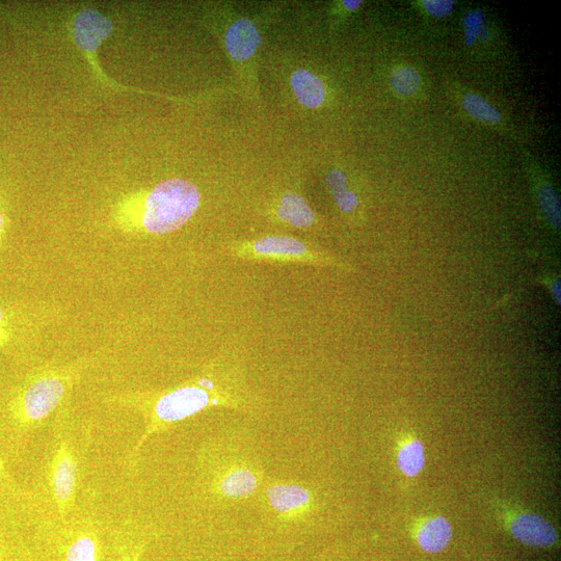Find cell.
I'll list each match as a JSON object with an SVG mask.
<instances>
[{
  "label": "cell",
  "instance_id": "cell-6",
  "mask_svg": "<svg viewBox=\"0 0 561 561\" xmlns=\"http://www.w3.org/2000/svg\"><path fill=\"white\" fill-rule=\"evenodd\" d=\"M523 163L541 215L554 230L560 229V201L549 175L538 160L522 150Z\"/></svg>",
  "mask_w": 561,
  "mask_h": 561
},
{
  "label": "cell",
  "instance_id": "cell-21",
  "mask_svg": "<svg viewBox=\"0 0 561 561\" xmlns=\"http://www.w3.org/2000/svg\"><path fill=\"white\" fill-rule=\"evenodd\" d=\"M143 552L144 545L136 546L133 549L123 552L117 561H140Z\"/></svg>",
  "mask_w": 561,
  "mask_h": 561
},
{
  "label": "cell",
  "instance_id": "cell-1",
  "mask_svg": "<svg viewBox=\"0 0 561 561\" xmlns=\"http://www.w3.org/2000/svg\"><path fill=\"white\" fill-rule=\"evenodd\" d=\"M137 406L145 417V430L129 454L131 467L136 466L148 440L173 424L210 408L247 409L248 402L229 385L212 377H202L169 391L147 395Z\"/></svg>",
  "mask_w": 561,
  "mask_h": 561
},
{
  "label": "cell",
  "instance_id": "cell-7",
  "mask_svg": "<svg viewBox=\"0 0 561 561\" xmlns=\"http://www.w3.org/2000/svg\"><path fill=\"white\" fill-rule=\"evenodd\" d=\"M261 477L255 467L244 462L220 469L212 479L215 494L229 499H246L259 489Z\"/></svg>",
  "mask_w": 561,
  "mask_h": 561
},
{
  "label": "cell",
  "instance_id": "cell-17",
  "mask_svg": "<svg viewBox=\"0 0 561 561\" xmlns=\"http://www.w3.org/2000/svg\"><path fill=\"white\" fill-rule=\"evenodd\" d=\"M99 542L95 531L84 528L76 532L67 545L64 561H99Z\"/></svg>",
  "mask_w": 561,
  "mask_h": 561
},
{
  "label": "cell",
  "instance_id": "cell-5",
  "mask_svg": "<svg viewBox=\"0 0 561 561\" xmlns=\"http://www.w3.org/2000/svg\"><path fill=\"white\" fill-rule=\"evenodd\" d=\"M78 465L70 443L61 439L49 464V485L61 516L72 509L77 489Z\"/></svg>",
  "mask_w": 561,
  "mask_h": 561
},
{
  "label": "cell",
  "instance_id": "cell-20",
  "mask_svg": "<svg viewBox=\"0 0 561 561\" xmlns=\"http://www.w3.org/2000/svg\"><path fill=\"white\" fill-rule=\"evenodd\" d=\"M454 4L456 3L451 2V0H421V2H417L419 9L433 18L448 17L454 9Z\"/></svg>",
  "mask_w": 561,
  "mask_h": 561
},
{
  "label": "cell",
  "instance_id": "cell-10",
  "mask_svg": "<svg viewBox=\"0 0 561 561\" xmlns=\"http://www.w3.org/2000/svg\"><path fill=\"white\" fill-rule=\"evenodd\" d=\"M452 94L458 100L462 110L472 120L503 133L510 132L509 125L506 124L500 112L484 97L461 86L453 88Z\"/></svg>",
  "mask_w": 561,
  "mask_h": 561
},
{
  "label": "cell",
  "instance_id": "cell-25",
  "mask_svg": "<svg viewBox=\"0 0 561 561\" xmlns=\"http://www.w3.org/2000/svg\"><path fill=\"white\" fill-rule=\"evenodd\" d=\"M4 471H5L4 462L2 458H0V473H4Z\"/></svg>",
  "mask_w": 561,
  "mask_h": 561
},
{
  "label": "cell",
  "instance_id": "cell-12",
  "mask_svg": "<svg viewBox=\"0 0 561 561\" xmlns=\"http://www.w3.org/2000/svg\"><path fill=\"white\" fill-rule=\"evenodd\" d=\"M260 43V34L255 24L248 19L234 22L225 37V45L230 57L240 62L250 59Z\"/></svg>",
  "mask_w": 561,
  "mask_h": 561
},
{
  "label": "cell",
  "instance_id": "cell-8",
  "mask_svg": "<svg viewBox=\"0 0 561 561\" xmlns=\"http://www.w3.org/2000/svg\"><path fill=\"white\" fill-rule=\"evenodd\" d=\"M267 502L284 520H297L311 510L312 496L308 489L292 484H279L266 490Z\"/></svg>",
  "mask_w": 561,
  "mask_h": 561
},
{
  "label": "cell",
  "instance_id": "cell-11",
  "mask_svg": "<svg viewBox=\"0 0 561 561\" xmlns=\"http://www.w3.org/2000/svg\"><path fill=\"white\" fill-rule=\"evenodd\" d=\"M112 31V22L94 10L83 11L74 20V38L84 50H96Z\"/></svg>",
  "mask_w": 561,
  "mask_h": 561
},
{
  "label": "cell",
  "instance_id": "cell-2",
  "mask_svg": "<svg viewBox=\"0 0 561 561\" xmlns=\"http://www.w3.org/2000/svg\"><path fill=\"white\" fill-rule=\"evenodd\" d=\"M199 204V191L190 181L159 183L144 202L142 227L151 234L174 232L191 220Z\"/></svg>",
  "mask_w": 561,
  "mask_h": 561
},
{
  "label": "cell",
  "instance_id": "cell-13",
  "mask_svg": "<svg viewBox=\"0 0 561 561\" xmlns=\"http://www.w3.org/2000/svg\"><path fill=\"white\" fill-rule=\"evenodd\" d=\"M277 219L287 226L308 229L315 225L317 218L306 200L296 193H286L276 208Z\"/></svg>",
  "mask_w": 561,
  "mask_h": 561
},
{
  "label": "cell",
  "instance_id": "cell-14",
  "mask_svg": "<svg viewBox=\"0 0 561 561\" xmlns=\"http://www.w3.org/2000/svg\"><path fill=\"white\" fill-rule=\"evenodd\" d=\"M291 88L298 101L308 109H317L326 99L322 79L307 70H298L291 76Z\"/></svg>",
  "mask_w": 561,
  "mask_h": 561
},
{
  "label": "cell",
  "instance_id": "cell-4",
  "mask_svg": "<svg viewBox=\"0 0 561 561\" xmlns=\"http://www.w3.org/2000/svg\"><path fill=\"white\" fill-rule=\"evenodd\" d=\"M71 382L72 374L68 371L38 373L13 399L11 413L14 422L22 430L34 429L60 406Z\"/></svg>",
  "mask_w": 561,
  "mask_h": 561
},
{
  "label": "cell",
  "instance_id": "cell-18",
  "mask_svg": "<svg viewBox=\"0 0 561 561\" xmlns=\"http://www.w3.org/2000/svg\"><path fill=\"white\" fill-rule=\"evenodd\" d=\"M391 90L399 97L410 99L422 91V77L419 71L410 65H399L390 75Z\"/></svg>",
  "mask_w": 561,
  "mask_h": 561
},
{
  "label": "cell",
  "instance_id": "cell-19",
  "mask_svg": "<svg viewBox=\"0 0 561 561\" xmlns=\"http://www.w3.org/2000/svg\"><path fill=\"white\" fill-rule=\"evenodd\" d=\"M398 469L408 477L417 476L425 465V453L422 443L418 440L405 444L398 451Z\"/></svg>",
  "mask_w": 561,
  "mask_h": 561
},
{
  "label": "cell",
  "instance_id": "cell-22",
  "mask_svg": "<svg viewBox=\"0 0 561 561\" xmlns=\"http://www.w3.org/2000/svg\"><path fill=\"white\" fill-rule=\"evenodd\" d=\"M546 287L550 288L551 295L556 303L560 304V281L557 278H547L545 280Z\"/></svg>",
  "mask_w": 561,
  "mask_h": 561
},
{
  "label": "cell",
  "instance_id": "cell-3",
  "mask_svg": "<svg viewBox=\"0 0 561 561\" xmlns=\"http://www.w3.org/2000/svg\"><path fill=\"white\" fill-rule=\"evenodd\" d=\"M224 255L247 261L309 264L351 272L352 267L332 254L317 250L303 240L270 235L249 242L232 243L223 249Z\"/></svg>",
  "mask_w": 561,
  "mask_h": 561
},
{
  "label": "cell",
  "instance_id": "cell-24",
  "mask_svg": "<svg viewBox=\"0 0 561 561\" xmlns=\"http://www.w3.org/2000/svg\"><path fill=\"white\" fill-rule=\"evenodd\" d=\"M342 4L347 11L354 12L361 7L362 2H360V0H344Z\"/></svg>",
  "mask_w": 561,
  "mask_h": 561
},
{
  "label": "cell",
  "instance_id": "cell-15",
  "mask_svg": "<svg viewBox=\"0 0 561 561\" xmlns=\"http://www.w3.org/2000/svg\"><path fill=\"white\" fill-rule=\"evenodd\" d=\"M452 528L444 517H436L425 521L417 532V543L427 553H439L450 543Z\"/></svg>",
  "mask_w": 561,
  "mask_h": 561
},
{
  "label": "cell",
  "instance_id": "cell-23",
  "mask_svg": "<svg viewBox=\"0 0 561 561\" xmlns=\"http://www.w3.org/2000/svg\"><path fill=\"white\" fill-rule=\"evenodd\" d=\"M7 317L5 314V311L0 308V344L4 343L3 338L5 337L6 333H7Z\"/></svg>",
  "mask_w": 561,
  "mask_h": 561
},
{
  "label": "cell",
  "instance_id": "cell-16",
  "mask_svg": "<svg viewBox=\"0 0 561 561\" xmlns=\"http://www.w3.org/2000/svg\"><path fill=\"white\" fill-rule=\"evenodd\" d=\"M328 190L335 204L345 216H354L361 204L358 194L350 189L344 173L340 170H332L326 177Z\"/></svg>",
  "mask_w": 561,
  "mask_h": 561
},
{
  "label": "cell",
  "instance_id": "cell-26",
  "mask_svg": "<svg viewBox=\"0 0 561 561\" xmlns=\"http://www.w3.org/2000/svg\"><path fill=\"white\" fill-rule=\"evenodd\" d=\"M2 225H3V219L2 216H0V231H2Z\"/></svg>",
  "mask_w": 561,
  "mask_h": 561
},
{
  "label": "cell",
  "instance_id": "cell-9",
  "mask_svg": "<svg viewBox=\"0 0 561 561\" xmlns=\"http://www.w3.org/2000/svg\"><path fill=\"white\" fill-rule=\"evenodd\" d=\"M510 530L516 541L529 547H551L557 541L555 528L548 521L534 514L516 517Z\"/></svg>",
  "mask_w": 561,
  "mask_h": 561
}]
</instances>
